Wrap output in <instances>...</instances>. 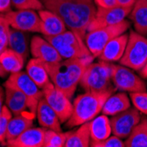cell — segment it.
<instances>
[{
  "label": "cell",
  "instance_id": "cell-21",
  "mask_svg": "<svg viewBox=\"0 0 147 147\" xmlns=\"http://www.w3.org/2000/svg\"><path fill=\"white\" fill-rule=\"evenodd\" d=\"M34 117L30 113H25L11 117L7 127L6 141L18 138L24 131L32 128L34 125Z\"/></svg>",
  "mask_w": 147,
  "mask_h": 147
},
{
  "label": "cell",
  "instance_id": "cell-31",
  "mask_svg": "<svg viewBox=\"0 0 147 147\" xmlns=\"http://www.w3.org/2000/svg\"><path fill=\"white\" fill-rule=\"evenodd\" d=\"M11 26L4 14L0 15V54L8 49L9 31Z\"/></svg>",
  "mask_w": 147,
  "mask_h": 147
},
{
  "label": "cell",
  "instance_id": "cell-39",
  "mask_svg": "<svg viewBox=\"0 0 147 147\" xmlns=\"http://www.w3.org/2000/svg\"><path fill=\"white\" fill-rule=\"evenodd\" d=\"M7 73H8V72L3 68V66H2L1 63H0V77H1V78H5L6 75H7Z\"/></svg>",
  "mask_w": 147,
  "mask_h": 147
},
{
  "label": "cell",
  "instance_id": "cell-26",
  "mask_svg": "<svg viewBox=\"0 0 147 147\" xmlns=\"http://www.w3.org/2000/svg\"><path fill=\"white\" fill-rule=\"evenodd\" d=\"M91 144L90 122L80 125L77 130H72L66 140L64 147H88Z\"/></svg>",
  "mask_w": 147,
  "mask_h": 147
},
{
  "label": "cell",
  "instance_id": "cell-32",
  "mask_svg": "<svg viewBox=\"0 0 147 147\" xmlns=\"http://www.w3.org/2000/svg\"><path fill=\"white\" fill-rule=\"evenodd\" d=\"M130 100L135 108L141 113L147 115V92H130Z\"/></svg>",
  "mask_w": 147,
  "mask_h": 147
},
{
  "label": "cell",
  "instance_id": "cell-38",
  "mask_svg": "<svg viewBox=\"0 0 147 147\" xmlns=\"http://www.w3.org/2000/svg\"><path fill=\"white\" fill-rule=\"evenodd\" d=\"M4 97H5V92L3 87L0 86V115H1L2 111H3V103H4Z\"/></svg>",
  "mask_w": 147,
  "mask_h": 147
},
{
  "label": "cell",
  "instance_id": "cell-23",
  "mask_svg": "<svg viewBox=\"0 0 147 147\" xmlns=\"http://www.w3.org/2000/svg\"><path fill=\"white\" fill-rule=\"evenodd\" d=\"M130 108V101L128 95L124 92H118L111 94L106 100L103 108L102 114L106 115L113 116Z\"/></svg>",
  "mask_w": 147,
  "mask_h": 147
},
{
  "label": "cell",
  "instance_id": "cell-8",
  "mask_svg": "<svg viewBox=\"0 0 147 147\" xmlns=\"http://www.w3.org/2000/svg\"><path fill=\"white\" fill-rule=\"evenodd\" d=\"M4 86L15 88L22 92L28 99L29 113H31L34 116L35 115L38 103L44 97V94L43 90L33 81V79L28 73L23 71L11 73L5 82Z\"/></svg>",
  "mask_w": 147,
  "mask_h": 147
},
{
  "label": "cell",
  "instance_id": "cell-19",
  "mask_svg": "<svg viewBox=\"0 0 147 147\" xmlns=\"http://www.w3.org/2000/svg\"><path fill=\"white\" fill-rule=\"evenodd\" d=\"M5 96L6 107L13 115L26 113L28 109V99L24 93L15 88L5 87Z\"/></svg>",
  "mask_w": 147,
  "mask_h": 147
},
{
  "label": "cell",
  "instance_id": "cell-11",
  "mask_svg": "<svg viewBox=\"0 0 147 147\" xmlns=\"http://www.w3.org/2000/svg\"><path fill=\"white\" fill-rule=\"evenodd\" d=\"M44 99L54 110L61 123H66L71 116L73 111V104L63 92L57 89L50 81L43 88Z\"/></svg>",
  "mask_w": 147,
  "mask_h": 147
},
{
  "label": "cell",
  "instance_id": "cell-10",
  "mask_svg": "<svg viewBox=\"0 0 147 147\" xmlns=\"http://www.w3.org/2000/svg\"><path fill=\"white\" fill-rule=\"evenodd\" d=\"M11 28L28 33H41V18L35 10L24 9L4 13Z\"/></svg>",
  "mask_w": 147,
  "mask_h": 147
},
{
  "label": "cell",
  "instance_id": "cell-20",
  "mask_svg": "<svg viewBox=\"0 0 147 147\" xmlns=\"http://www.w3.org/2000/svg\"><path fill=\"white\" fill-rule=\"evenodd\" d=\"M29 39L30 35L28 32L10 28L8 48L19 53L20 55H21L24 57L25 60H26L29 56L30 50Z\"/></svg>",
  "mask_w": 147,
  "mask_h": 147
},
{
  "label": "cell",
  "instance_id": "cell-3",
  "mask_svg": "<svg viewBox=\"0 0 147 147\" xmlns=\"http://www.w3.org/2000/svg\"><path fill=\"white\" fill-rule=\"evenodd\" d=\"M115 86L102 92H86L78 95L73 102V111L66 126L72 128L90 122L102 110L108 98L115 92Z\"/></svg>",
  "mask_w": 147,
  "mask_h": 147
},
{
  "label": "cell",
  "instance_id": "cell-15",
  "mask_svg": "<svg viewBox=\"0 0 147 147\" xmlns=\"http://www.w3.org/2000/svg\"><path fill=\"white\" fill-rule=\"evenodd\" d=\"M46 128H30L18 138L6 141L10 147H43Z\"/></svg>",
  "mask_w": 147,
  "mask_h": 147
},
{
  "label": "cell",
  "instance_id": "cell-25",
  "mask_svg": "<svg viewBox=\"0 0 147 147\" xmlns=\"http://www.w3.org/2000/svg\"><path fill=\"white\" fill-rule=\"evenodd\" d=\"M136 32L147 35V0H137L129 13Z\"/></svg>",
  "mask_w": 147,
  "mask_h": 147
},
{
  "label": "cell",
  "instance_id": "cell-13",
  "mask_svg": "<svg viewBox=\"0 0 147 147\" xmlns=\"http://www.w3.org/2000/svg\"><path fill=\"white\" fill-rule=\"evenodd\" d=\"M131 10L132 8H126L119 5L112 8L97 7L95 16L88 26L87 33L122 22L129 15Z\"/></svg>",
  "mask_w": 147,
  "mask_h": 147
},
{
  "label": "cell",
  "instance_id": "cell-36",
  "mask_svg": "<svg viewBox=\"0 0 147 147\" xmlns=\"http://www.w3.org/2000/svg\"><path fill=\"white\" fill-rule=\"evenodd\" d=\"M11 0H0V12L5 13L11 11Z\"/></svg>",
  "mask_w": 147,
  "mask_h": 147
},
{
  "label": "cell",
  "instance_id": "cell-5",
  "mask_svg": "<svg viewBox=\"0 0 147 147\" xmlns=\"http://www.w3.org/2000/svg\"><path fill=\"white\" fill-rule=\"evenodd\" d=\"M147 63V38L136 31H131L120 63L140 71Z\"/></svg>",
  "mask_w": 147,
  "mask_h": 147
},
{
  "label": "cell",
  "instance_id": "cell-41",
  "mask_svg": "<svg viewBox=\"0 0 147 147\" xmlns=\"http://www.w3.org/2000/svg\"><path fill=\"white\" fill-rule=\"evenodd\" d=\"M144 67H147V63H146V64L144 65Z\"/></svg>",
  "mask_w": 147,
  "mask_h": 147
},
{
  "label": "cell",
  "instance_id": "cell-37",
  "mask_svg": "<svg viewBox=\"0 0 147 147\" xmlns=\"http://www.w3.org/2000/svg\"><path fill=\"white\" fill-rule=\"evenodd\" d=\"M137 0H116L117 5L126 7V8H132L133 5H135Z\"/></svg>",
  "mask_w": 147,
  "mask_h": 147
},
{
  "label": "cell",
  "instance_id": "cell-27",
  "mask_svg": "<svg viewBox=\"0 0 147 147\" xmlns=\"http://www.w3.org/2000/svg\"><path fill=\"white\" fill-rule=\"evenodd\" d=\"M25 61L21 55L9 48L0 54V63L8 73L21 71Z\"/></svg>",
  "mask_w": 147,
  "mask_h": 147
},
{
  "label": "cell",
  "instance_id": "cell-9",
  "mask_svg": "<svg viewBox=\"0 0 147 147\" xmlns=\"http://www.w3.org/2000/svg\"><path fill=\"white\" fill-rule=\"evenodd\" d=\"M111 79L114 86L120 91L137 92L146 90L144 80L133 72V70L122 64H112L111 63Z\"/></svg>",
  "mask_w": 147,
  "mask_h": 147
},
{
  "label": "cell",
  "instance_id": "cell-34",
  "mask_svg": "<svg viewBox=\"0 0 147 147\" xmlns=\"http://www.w3.org/2000/svg\"><path fill=\"white\" fill-rule=\"evenodd\" d=\"M90 146L92 147H125L124 142L122 141V138H120L116 136H110L105 140L99 141V142H91Z\"/></svg>",
  "mask_w": 147,
  "mask_h": 147
},
{
  "label": "cell",
  "instance_id": "cell-18",
  "mask_svg": "<svg viewBox=\"0 0 147 147\" xmlns=\"http://www.w3.org/2000/svg\"><path fill=\"white\" fill-rule=\"evenodd\" d=\"M36 115L38 122L42 125V127L62 132L60 120L57 113L51 109V107L48 104L44 97L38 103Z\"/></svg>",
  "mask_w": 147,
  "mask_h": 147
},
{
  "label": "cell",
  "instance_id": "cell-14",
  "mask_svg": "<svg viewBox=\"0 0 147 147\" xmlns=\"http://www.w3.org/2000/svg\"><path fill=\"white\" fill-rule=\"evenodd\" d=\"M30 51L34 57L39 58L45 63H55L63 60L58 51L47 39L34 36L30 42Z\"/></svg>",
  "mask_w": 147,
  "mask_h": 147
},
{
  "label": "cell",
  "instance_id": "cell-7",
  "mask_svg": "<svg viewBox=\"0 0 147 147\" xmlns=\"http://www.w3.org/2000/svg\"><path fill=\"white\" fill-rule=\"evenodd\" d=\"M129 22L124 20L118 24L88 32L85 42L91 54L94 57H99L105 46L112 39L124 34L129 29Z\"/></svg>",
  "mask_w": 147,
  "mask_h": 147
},
{
  "label": "cell",
  "instance_id": "cell-1",
  "mask_svg": "<svg viewBox=\"0 0 147 147\" xmlns=\"http://www.w3.org/2000/svg\"><path fill=\"white\" fill-rule=\"evenodd\" d=\"M45 9L58 15L66 28L84 42L90 23L95 16L94 0H41Z\"/></svg>",
  "mask_w": 147,
  "mask_h": 147
},
{
  "label": "cell",
  "instance_id": "cell-22",
  "mask_svg": "<svg viewBox=\"0 0 147 147\" xmlns=\"http://www.w3.org/2000/svg\"><path fill=\"white\" fill-rule=\"evenodd\" d=\"M26 69V73L41 89L50 82L49 73L45 67V62L42 60L35 57L32 58L29 60Z\"/></svg>",
  "mask_w": 147,
  "mask_h": 147
},
{
  "label": "cell",
  "instance_id": "cell-16",
  "mask_svg": "<svg viewBox=\"0 0 147 147\" xmlns=\"http://www.w3.org/2000/svg\"><path fill=\"white\" fill-rule=\"evenodd\" d=\"M41 18V33L44 36H55L66 31V26L63 20L53 11L42 9L38 11Z\"/></svg>",
  "mask_w": 147,
  "mask_h": 147
},
{
  "label": "cell",
  "instance_id": "cell-4",
  "mask_svg": "<svg viewBox=\"0 0 147 147\" xmlns=\"http://www.w3.org/2000/svg\"><path fill=\"white\" fill-rule=\"evenodd\" d=\"M111 82V63L100 61L87 66L79 84L86 92H102L113 87Z\"/></svg>",
  "mask_w": 147,
  "mask_h": 147
},
{
  "label": "cell",
  "instance_id": "cell-2",
  "mask_svg": "<svg viewBox=\"0 0 147 147\" xmlns=\"http://www.w3.org/2000/svg\"><path fill=\"white\" fill-rule=\"evenodd\" d=\"M93 58L94 57L92 55L85 57L68 58L55 63H45V67L53 85L69 99H71L86 67Z\"/></svg>",
  "mask_w": 147,
  "mask_h": 147
},
{
  "label": "cell",
  "instance_id": "cell-6",
  "mask_svg": "<svg viewBox=\"0 0 147 147\" xmlns=\"http://www.w3.org/2000/svg\"><path fill=\"white\" fill-rule=\"evenodd\" d=\"M55 47L63 58H76L92 56L86 42L80 41L71 30L55 36H44Z\"/></svg>",
  "mask_w": 147,
  "mask_h": 147
},
{
  "label": "cell",
  "instance_id": "cell-29",
  "mask_svg": "<svg viewBox=\"0 0 147 147\" xmlns=\"http://www.w3.org/2000/svg\"><path fill=\"white\" fill-rule=\"evenodd\" d=\"M70 132L71 131L63 133L46 129L43 147H64Z\"/></svg>",
  "mask_w": 147,
  "mask_h": 147
},
{
  "label": "cell",
  "instance_id": "cell-12",
  "mask_svg": "<svg viewBox=\"0 0 147 147\" xmlns=\"http://www.w3.org/2000/svg\"><path fill=\"white\" fill-rule=\"evenodd\" d=\"M141 119V112L136 108H129L115 115L109 119L112 133L120 138H127Z\"/></svg>",
  "mask_w": 147,
  "mask_h": 147
},
{
  "label": "cell",
  "instance_id": "cell-35",
  "mask_svg": "<svg viewBox=\"0 0 147 147\" xmlns=\"http://www.w3.org/2000/svg\"><path fill=\"white\" fill-rule=\"evenodd\" d=\"M94 4L97 7L112 8L117 6L116 0H94Z\"/></svg>",
  "mask_w": 147,
  "mask_h": 147
},
{
  "label": "cell",
  "instance_id": "cell-17",
  "mask_svg": "<svg viewBox=\"0 0 147 147\" xmlns=\"http://www.w3.org/2000/svg\"><path fill=\"white\" fill-rule=\"evenodd\" d=\"M128 40L129 35L125 33L112 39L103 49L99 57L100 59L109 63L120 61L124 54Z\"/></svg>",
  "mask_w": 147,
  "mask_h": 147
},
{
  "label": "cell",
  "instance_id": "cell-28",
  "mask_svg": "<svg viewBox=\"0 0 147 147\" xmlns=\"http://www.w3.org/2000/svg\"><path fill=\"white\" fill-rule=\"evenodd\" d=\"M125 147H147V117L141 119L124 142Z\"/></svg>",
  "mask_w": 147,
  "mask_h": 147
},
{
  "label": "cell",
  "instance_id": "cell-33",
  "mask_svg": "<svg viewBox=\"0 0 147 147\" xmlns=\"http://www.w3.org/2000/svg\"><path fill=\"white\" fill-rule=\"evenodd\" d=\"M11 6L17 10L32 9L40 11L44 8L41 0H11Z\"/></svg>",
  "mask_w": 147,
  "mask_h": 147
},
{
  "label": "cell",
  "instance_id": "cell-24",
  "mask_svg": "<svg viewBox=\"0 0 147 147\" xmlns=\"http://www.w3.org/2000/svg\"><path fill=\"white\" fill-rule=\"evenodd\" d=\"M91 142H99L110 137L112 128L108 115H102L90 121Z\"/></svg>",
  "mask_w": 147,
  "mask_h": 147
},
{
  "label": "cell",
  "instance_id": "cell-40",
  "mask_svg": "<svg viewBox=\"0 0 147 147\" xmlns=\"http://www.w3.org/2000/svg\"><path fill=\"white\" fill-rule=\"evenodd\" d=\"M140 74L143 78H147V67H144L141 71H140Z\"/></svg>",
  "mask_w": 147,
  "mask_h": 147
},
{
  "label": "cell",
  "instance_id": "cell-30",
  "mask_svg": "<svg viewBox=\"0 0 147 147\" xmlns=\"http://www.w3.org/2000/svg\"><path fill=\"white\" fill-rule=\"evenodd\" d=\"M12 117V113L7 108L6 105L4 106L3 111L0 115V144H6V132L10 120Z\"/></svg>",
  "mask_w": 147,
  "mask_h": 147
}]
</instances>
